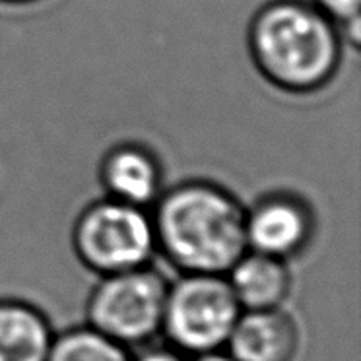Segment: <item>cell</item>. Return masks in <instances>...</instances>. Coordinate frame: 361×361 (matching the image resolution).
Here are the masks:
<instances>
[{
	"instance_id": "2",
	"label": "cell",
	"mask_w": 361,
	"mask_h": 361,
	"mask_svg": "<svg viewBox=\"0 0 361 361\" xmlns=\"http://www.w3.org/2000/svg\"><path fill=\"white\" fill-rule=\"evenodd\" d=\"M249 55L262 78L290 94H311L336 78L344 61L342 33L311 0H270L247 33Z\"/></svg>"
},
{
	"instance_id": "3",
	"label": "cell",
	"mask_w": 361,
	"mask_h": 361,
	"mask_svg": "<svg viewBox=\"0 0 361 361\" xmlns=\"http://www.w3.org/2000/svg\"><path fill=\"white\" fill-rule=\"evenodd\" d=\"M72 249L80 264L97 276L148 267L157 252L152 216L140 206L97 198L76 216Z\"/></svg>"
},
{
	"instance_id": "7",
	"label": "cell",
	"mask_w": 361,
	"mask_h": 361,
	"mask_svg": "<svg viewBox=\"0 0 361 361\" xmlns=\"http://www.w3.org/2000/svg\"><path fill=\"white\" fill-rule=\"evenodd\" d=\"M99 180L105 195L126 204L148 206L165 190V171L156 152L138 142L117 144L103 156Z\"/></svg>"
},
{
	"instance_id": "13",
	"label": "cell",
	"mask_w": 361,
	"mask_h": 361,
	"mask_svg": "<svg viewBox=\"0 0 361 361\" xmlns=\"http://www.w3.org/2000/svg\"><path fill=\"white\" fill-rule=\"evenodd\" d=\"M133 361H187L183 357V353L177 352L175 348H148L146 352H142L138 357H133Z\"/></svg>"
},
{
	"instance_id": "8",
	"label": "cell",
	"mask_w": 361,
	"mask_h": 361,
	"mask_svg": "<svg viewBox=\"0 0 361 361\" xmlns=\"http://www.w3.org/2000/svg\"><path fill=\"white\" fill-rule=\"evenodd\" d=\"M301 329L283 307L241 311L224 352L233 361H293Z\"/></svg>"
},
{
	"instance_id": "1",
	"label": "cell",
	"mask_w": 361,
	"mask_h": 361,
	"mask_svg": "<svg viewBox=\"0 0 361 361\" xmlns=\"http://www.w3.org/2000/svg\"><path fill=\"white\" fill-rule=\"evenodd\" d=\"M247 208L210 180H183L161 192L152 216L157 252L180 274H228L247 249Z\"/></svg>"
},
{
	"instance_id": "10",
	"label": "cell",
	"mask_w": 361,
	"mask_h": 361,
	"mask_svg": "<svg viewBox=\"0 0 361 361\" xmlns=\"http://www.w3.org/2000/svg\"><path fill=\"white\" fill-rule=\"evenodd\" d=\"M55 330L47 314L22 299H0V361H47Z\"/></svg>"
},
{
	"instance_id": "6",
	"label": "cell",
	"mask_w": 361,
	"mask_h": 361,
	"mask_svg": "<svg viewBox=\"0 0 361 361\" xmlns=\"http://www.w3.org/2000/svg\"><path fill=\"white\" fill-rule=\"evenodd\" d=\"M245 233L249 251L288 262L314 237V208L295 192H270L247 208Z\"/></svg>"
},
{
	"instance_id": "5",
	"label": "cell",
	"mask_w": 361,
	"mask_h": 361,
	"mask_svg": "<svg viewBox=\"0 0 361 361\" xmlns=\"http://www.w3.org/2000/svg\"><path fill=\"white\" fill-rule=\"evenodd\" d=\"M167 288L149 264L99 276L86 301V324L126 348L149 344L161 334Z\"/></svg>"
},
{
	"instance_id": "15",
	"label": "cell",
	"mask_w": 361,
	"mask_h": 361,
	"mask_svg": "<svg viewBox=\"0 0 361 361\" xmlns=\"http://www.w3.org/2000/svg\"><path fill=\"white\" fill-rule=\"evenodd\" d=\"M0 2H30V0H0Z\"/></svg>"
},
{
	"instance_id": "14",
	"label": "cell",
	"mask_w": 361,
	"mask_h": 361,
	"mask_svg": "<svg viewBox=\"0 0 361 361\" xmlns=\"http://www.w3.org/2000/svg\"><path fill=\"white\" fill-rule=\"evenodd\" d=\"M189 361H233L226 352H212V353H202V355H195Z\"/></svg>"
},
{
	"instance_id": "12",
	"label": "cell",
	"mask_w": 361,
	"mask_h": 361,
	"mask_svg": "<svg viewBox=\"0 0 361 361\" xmlns=\"http://www.w3.org/2000/svg\"><path fill=\"white\" fill-rule=\"evenodd\" d=\"M311 2L340 27L342 39H345V43H350L353 47H360L361 0H311Z\"/></svg>"
},
{
	"instance_id": "4",
	"label": "cell",
	"mask_w": 361,
	"mask_h": 361,
	"mask_svg": "<svg viewBox=\"0 0 361 361\" xmlns=\"http://www.w3.org/2000/svg\"><path fill=\"white\" fill-rule=\"evenodd\" d=\"M241 311L226 276L180 274L167 288L161 334L190 357L224 352Z\"/></svg>"
},
{
	"instance_id": "9",
	"label": "cell",
	"mask_w": 361,
	"mask_h": 361,
	"mask_svg": "<svg viewBox=\"0 0 361 361\" xmlns=\"http://www.w3.org/2000/svg\"><path fill=\"white\" fill-rule=\"evenodd\" d=\"M243 311L283 307L291 290L288 262L262 252L247 251L226 274Z\"/></svg>"
},
{
	"instance_id": "11",
	"label": "cell",
	"mask_w": 361,
	"mask_h": 361,
	"mask_svg": "<svg viewBox=\"0 0 361 361\" xmlns=\"http://www.w3.org/2000/svg\"><path fill=\"white\" fill-rule=\"evenodd\" d=\"M47 361H133V353L130 348L84 324L55 334Z\"/></svg>"
}]
</instances>
